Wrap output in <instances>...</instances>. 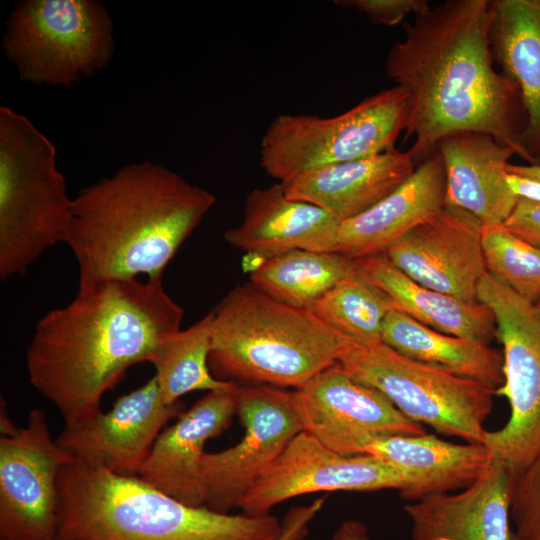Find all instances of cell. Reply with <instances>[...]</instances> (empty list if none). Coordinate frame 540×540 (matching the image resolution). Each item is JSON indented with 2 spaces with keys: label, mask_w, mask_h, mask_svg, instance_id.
Instances as JSON below:
<instances>
[{
  "label": "cell",
  "mask_w": 540,
  "mask_h": 540,
  "mask_svg": "<svg viewBox=\"0 0 540 540\" xmlns=\"http://www.w3.org/2000/svg\"><path fill=\"white\" fill-rule=\"evenodd\" d=\"M535 306H536L538 312L540 313V301Z\"/></svg>",
  "instance_id": "cell-37"
},
{
  "label": "cell",
  "mask_w": 540,
  "mask_h": 540,
  "mask_svg": "<svg viewBox=\"0 0 540 540\" xmlns=\"http://www.w3.org/2000/svg\"><path fill=\"white\" fill-rule=\"evenodd\" d=\"M0 540H55L58 481L74 457L52 439L46 414L17 428L1 414Z\"/></svg>",
  "instance_id": "cell-11"
},
{
  "label": "cell",
  "mask_w": 540,
  "mask_h": 540,
  "mask_svg": "<svg viewBox=\"0 0 540 540\" xmlns=\"http://www.w3.org/2000/svg\"><path fill=\"white\" fill-rule=\"evenodd\" d=\"M183 315L163 279L78 291L36 324L26 353L29 381L57 408L64 428H77L101 412L103 395L131 366L151 362L181 330Z\"/></svg>",
  "instance_id": "cell-2"
},
{
  "label": "cell",
  "mask_w": 540,
  "mask_h": 540,
  "mask_svg": "<svg viewBox=\"0 0 540 540\" xmlns=\"http://www.w3.org/2000/svg\"><path fill=\"white\" fill-rule=\"evenodd\" d=\"M232 388L207 392L174 424L163 429L138 477L158 491L193 507H207L202 471L205 444L231 424L236 413Z\"/></svg>",
  "instance_id": "cell-17"
},
{
  "label": "cell",
  "mask_w": 540,
  "mask_h": 540,
  "mask_svg": "<svg viewBox=\"0 0 540 540\" xmlns=\"http://www.w3.org/2000/svg\"><path fill=\"white\" fill-rule=\"evenodd\" d=\"M340 224L322 208L289 198L279 182L247 195L242 221L224 239L259 262L298 249L335 252Z\"/></svg>",
  "instance_id": "cell-19"
},
{
  "label": "cell",
  "mask_w": 540,
  "mask_h": 540,
  "mask_svg": "<svg viewBox=\"0 0 540 540\" xmlns=\"http://www.w3.org/2000/svg\"><path fill=\"white\" fill-rule=\"evenodd\" d=\"M489 0H447L404 24L385 71L410 97L404 139L416 166L444 136L492 135L520 155L527 114L516 82L495 68Z\"/></svg>",
  "instance_id": "cell-1"
},
{
  "label": "cell",
  "mask_w": 540,
  "mask_h": 540,
  "mask_svg": "<svg viewBox=\"0 0 540 540\" xmlns=\"http://www.w3.org/2000/svg\"><path fill=\"white\" fill-rule=\"evenodd\" d=\"M236 413L245 433L234 446L205 452L202 471L207 507L221 513L238 508L241 499L275 463L285 447L304 431L294 391L267 385L239 386Z\"/></svg>",
  "instance_id": "cell-12"
},
{
  "label": "cell",
  "mask_w": 540,
  "mask_h": 540,
  "mask_svg": "<svg viewBox=\"0 0 540 540\" xmlns=\"http://www.w3.org/2000/svg\"><path fill=\"white\" fill-rule=\"evenodd\" d=\"M381 340L412 360L498 388L503 383V356L476 341L425 326L399 310L384 320Z\"/></svg>",
  "instance_id": "cell-26"
},
{
  "label": "cell",
  "mask_w": 540,
  "mask_h": 540,
  "mask_svg": "<svg viewBox=\"0 0 540 540\" xmlns=\"http://www.w3.org/2000/svg\"><path fill=\"white\" fill-rule=\"evenodd\" d=\"M363 454L398 469L405 478L400 496L411 502L463 490L493 462L484 444L453 443L427 433L377 436L364 445Z\"/></svg>",
  "instance_id": "cell-21"
},
{
  "label": "cell",
  "mask_w": 540,
  "mask_h": 540,
  "mask_svg": "<svg viewBox=\"0 0 540 540\" xmlns=\"http://www.w3.org/2000/svg\"><path fill=\"white\" fill-rule=\"evenodd\" d=\"M343 8H352L366 14L375 24L394 26L409 14L418 15L430 8L426 0H338Z\"/></svg>",
  "instance_id": "cell-32"
},
{
  "label": "cell",
  "mask_w": 540,
  "mask_h": 540,
  "mask_svg": "<svg viewBox=\"0 0 540 540\" xmlns=\"http://www.w3.org/2000/svg\"><path fill=\"white\" fill-rule=\"evenodd\" d=\"M213 311H210L191 327L180 330L166 340L151 362L154 376L167 404L198 390L214 391L232 388L234 381L215 378L209 368L211 327Z\"/></svg>",
  "instance_id": "cell-28"
},
{
  "label": "cell",
  "mask_w": 540,
  "mask_h": 540,
  "mask_svg": "<svg viewBox=\"0 0 540 540\" xmlns=\"http://www.w3.org/2000/svg\"><path fill=\"white\" fill-rule=\"evenodd\" d=\"M408 151L385 152L322 167L280 182L294 200L314 204L340 222L357 217L386 198L415 171Z\"/></svg>",
  "instance_id": "cell-22"
},
{
  "label": "cell",
  "mask_w": 540,
  "mask_h": 540,
  "mask_svg": "<svg viewBox=\"0 0 540 540\" xmlns=\"http://www.w3.org/2000/svg\"><path fill=\"white\" fill-rule=\"evenodd\" d=\"M503 225L521 239L540 248V202L518 198Z\"/></svg>",
  "instance_id": "cell-33"
},
{
  "label": "cell",
  "mask_w": 540,
  "mask_h": 540,
  "mask_svg": "<svg viewBox=\"0 0 540 540\" xmlns=\"http://www.w3.org/2000/svg\"><path fill=\"white\" fill-rule=\"evenodd\" d=\"M355 268V260L337 252L292 250L253 265L250 283L270 297L311 310Z\"/></svg>",
  "instance_id": "cell-27"
},
{
  "label": "cell",
  "mask_w": 540,
  "mask_h": 540,
  "mask_svg": "<svg viewBox=\"0 0 540 540\" xmlns=\"http://www.w3.org/2000/svg\"><path fill=\"white\" fill-rule=\"evenodd\" d=\"M506 180L518 198L540 202V181L508 172Z\"/></svg>",
  "instance_id": "cell-34"
},
{
  "label": "cell",
  "mask_w": 540,
  "mask_h": 540,
  "mask_svg": "<svg viewBox=\"0 0 540 540\" xmlns=\"http://www.w3.org/2000/svg\"><path fill=\"white\" fill-rule=\"evenodd\" d=\"M409 94L383 89L342 114L277 116L264 132L260 165L280 182L322 167L373 156L392 148L404 132Z\"/></svg>",
  "instance_id": "cell-7"
},
{
  "label": "cell",
  "mask_w": 540,
  "mask_h": 540,
  "mask_svg": "<svg viewBox=\"0 0 540 540\" xmlns=\"http://www.w3.org/2000/svg\"><path fill=\"white\" fill-rule=\"evenodd\" d=\"M403 474L370 454L344 455L302 431L241 499V513L262 517L277 504L321 491L402 490Z\"/></svg>",
  "instance_id": "cell-14"
},
{
  "label": "cell",
  "mask_w": 540,
  "mask_h": 540,
  "mask_svg": "<svg viewBox=\"0 0 540 540\" xmlns=\"http://www.w3.org/2000/svg\"><path fill=\"white\" fill-rule=\"evenodd\" d=\"M214 203L212 193L151 161L83 188L64 240L78 264V291L140 274L163 279Z\"/></svg>",
  "instance_id": "cell-3"
},
{
  "label": "cell",
  "mask_w": 540,
  "mask_h": 540,
  "mask_svg": "<svg viewBox=\"0 0 540 540\" xmlns=\"http://www.w3.org/2000/svg\"><path fill=\"white\" fill-rule=\"evenodd\" d=\"M276 517L186 505L138 476L73 459L58 481L55 540H279Z\"/></svg>",
  "instance_id": "cell-4"
},
{
  "label": "cell",
  "mask_w": 540,
  "mask_h": 540,
  "mask_svg": "<svg viewBox=\"0 0 540 540\" xmlns=\"http://www.w3.org/2000/svg\"><path fill=\"white\" fill-rule=\"evenodd\" d=\"M328 540H371L367 527L359 520L343 521Z\"/></svg>",
  "instance_id": "cell-35"
},
{
  "label": "cell",
  "mask_w": 540,
  "mask_h": 540,
  "mask_svg": "<svg viewBox=\"0 0 540 540\" xmlns=\"http://www.w3.org/2000/svg\"><path fill=\"white\" fill-rule=\"evenodd\" d=\"M446 173L435 151L386 198L363 214L341 222L336 251L353 260L382 254L389 246L445 206Z\"/></svg>",
  "instance_id": "cell-23"
},
{
  "label": "cell",
  "mask_w": 540,
  "mask_h": 540,
  "mask_svg": "<svg viewBox=\"0 0 540 540\" xmlns=\"http://www.w3.org/2000/svg\"><path fill=\"white\" fill-rule=\"evenodd\" d=\"M383 393L408 419L464 442L483 444L496 388L412 360L383 342L352 341L338 361Z\"/></svg>",
  "instance_id": "cell-9"
},
{
  "label": "cell",
  "mask_w": 540,
  "mask_h": 540,
  "mask_svg": "<svg viewBox=\"0 0 540 540\" xmlns=\"http://www.w3.org/2000/svg\"><path fill=\"white\" fill-rule=\"evenodd\" d=\"M482 228L471 213L445 205L383 254L415 282L463 301L477 302V286L487 272Z\"/></svg>",
  "instance_id": "cell-15"
},
{
  "label": "cell",
  "mask_w": 540,
  "mask_h": 540,
  "mask_svg": "<svg viewBox=\"0 0 540 540\" xmlns=\"http://www.w3.org/2000/svg\"><path fill=\"white\" fill-rule=\"evenodd\" d=\"M436 151L445 167V205L471 213L483 226L503 224L518 200L506 180L515 152L478 131L448 134L438 141Z\"/></svg>",
  "instance_id": "cell-20"
},
{
  "label": "cell",
  "mask_w": 540,
  "mask_h": 540,
  "mask_svg": "<svg viewBox=\"0 0 540 540\" xmlns=\"http://www.w3.org/2000/svg\"><path fill=\"white\" fill-rule=\"evenodd\" d=\"M508 173H513L540 181V164H511L506 167Z\"/></svg>",
  "instance_id": "cell-36"
},
{
  "label": "cell",
  "mask_w": 540,
  "mask_h": 540,
  "mask_svg": "<svg viewBox=\"0 0 540 540\" xmlns=\"http://www.w3.org/2000/svg\"><path fill=\"white\" fill-rule=\"evenodd\" d=\"M212 311L209 367L233 380L298 389L354 341L252 283L236 285Z\"/></svg>",
  "instance_id": "cell-5"
},
{
  "label": "cell",
  "mask_w": 540,
  "mask_h": 540,
  "mask_svg": "<svg viewBox=\"0 0 540 540\" xmlns=\"http://www.w3.org/2000/svg\"><path fill=\"white\" fill-rule=\"evenodd\" d=\"M510 517L516 540H540V453L514 476Z\"/></svg>",
  "instance_id": "cell-31"
},
{
  "label": "cell",
  "mask_w": 540,
  "mask_h": 540,
  "mask_svg": "<svg viewBox=\"0 0 540 540\" xmlns=\"http://www.w3.org/2000/svg\"><path fill=\"white\" fill-rule=\"evenodd\" d=\"M355 263L392 299L399 311L419 323L485 345L496 337V320L485 304L463 301L427 288L401 272L383 253L357 259Z\"/></svg>",
  "instance_id": "cell-25"
},
{
  "label": "cell",
  "mask_w": 540,
  "mask_h": 540,
  "mask_svg": "<svg viewBox=\"0 0 540 540\" xmlns=\"http://www.w3.org/2000/svg\"><path fill=\"white\" fill-rule=\"evenodd\" d=\"M54 144L24 115L0 107V278L24 275L65 240L72 216Z\"/></svg>",
  "instance_id": "cell-6"
},
{
  "label": "cell",
  "mask_w": 540,
  "mask_h": 540,
  "mask_svg": "<svg viewBox=\"0 0 540 540\" xmlns=\"http://www.w3.org/2000/svg\"><path fill=\"white\" fill-rule=\"evenodd\" d=\"M304 431L344 455L384 435H420L424 426L408 419L379 390L351 376L339 362L294 390Z\"/></svg>",
  "instance_id": "cell-13"
},
{
  "label": "cell",
  "mask_w": 540,
  "mask_h": 540,
  "mask_svg": "<svg viewBox=\"0 0 540 540\" xmlns=\"http://www.w3.org/2000/svg\"><path fill=\"white\" fill-rule=\"evenodd\" d=\"M477 299L496 320L504 379L495 395L510 406L506 424L487 430L483 444L493 459L517 474L540 453V313L487 272L478 283Z\"/></svg>",
  "instance_id": "cell-10"
},
{
  "label": "cell",
  "mask_w": 540,
  "mask_h": 540,
  "mask_svg": "<svg viewBox=\"0 0 540 540\" xmlns=\"http://www.w3.org/2000/svg\"><path fill=\"white\" fill-rule=\"evenodd\" d=\"M398 310L392 299L356 266L311 311L325 324L360 344L382 342L387 315Z\"/></svg>",
  "instance_id": "cell-29"
},
{
  "label": "cell",
  "mask_w": 540,
  "mask_h": 540,
  "mask_svg": "<svg viewBox=\"0 0 540 540\" xmlns=\"http://www.w3.org/2000/svg\"><path fill=\"white\" fill-rule=\"evenodd\" d=\"M179 402L165 403L157 379L122 395L112 408L73 429L64 428L57 443L75 459L119 476H138L151 448Z\"/></svg>",
  "instance_id": "cell-16"
},
{
  "label": "cell",
  "mask_w": 540,
  "mask_h": 540,
  "mask_svg": "<svg viewBox=\"0 0 540 540\" xmlns=\"http://www.w3.org/2000/svg\"><path fill=\"white\" fill-rule=\"evenodd\" d=\"M494 61L518 85L527 114L519 157L540 164V0H491Z\"/></svg>",
  "instance_id": "cell-24"
},
{
  "label": "cell",
  "mask_w": 540,
  "mask_h": 540,
  "mask_svg": "<svg viewBox=\"0 0 540 540\" xmlns=\"http://www.w3.org/2000/svg\"><path fill=\"white\" fill-rule=\"evenodd\" d=\"M514 476L493 459L471 485L408 503L413 540H516L510 505Z\"/></svg>",
  "instance_id": "cell-18"
},
{
  "label": "cell",
  "mask_w": 540,
  "mask_h": 540,
  "mask_svg": "<svg viewBox=\"0 0 540 540\" xmlns=\"http://www.w3.org/2000/svg\"><path fill=\"white\" fill-rule=\"evenodd\" d=\"M22 81L71 86L105 68L115 51L113 23L96 0H24L2 39Z\"/></svg>",
  "instance_id": "cell-8"
},
{
  "label": "cell",
  "mask_w": 540,
  "mask_h": 540,
  "mask_svg": "<svg viewBox=\"0 0 540 540\" xmlns=\"http://www.w3.org/2000/svg\"><path fill=\"white\" fill-rule=\"evenodd\" d=\"M481 244L487 273L536 305L540 301V248L503 224L483 226Z\"/></svg>",
  "instance_id": "cell-30"
}]
</instances>
